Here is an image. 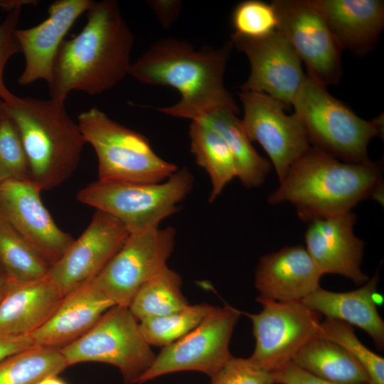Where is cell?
Instances as JSON below:
<instances>
[{
  "instance_id": "1",
  "label": "cell",
  "mask_w": 384,
  "mask_h": 384,
  "mask_svg": "<svg viewBox=\"0 0 384 384\" xmlns=\"http://www.w3.org/2000/svg\"><path fill=\"white\" fill-rule=\"evenodd\" d=\"M233 43L196 48L186 41L164 38L154 43L134 62L129 75L151 85L177 90L180 100L157 110L191 121L217 110L238 113V107L224 84V73Z\"/></svg>"
},
{
  "instance_id": "2",
  "label": "cell",
  "mask_w": 384,
  "mask_h": 384,
  "mask_svg": "<svg viewBox=\"0 0 384 384\" xmlns=\"http://www.w3.org/2000/svg\"><path fill=\"white\" fill-rule=\"evenodd\" d=\"M86 17L80 32L65 39L55 54L48 83L51 99L65 102L75 90L100 95L129 75L134 36L118 2L94 1Z\"/></svg>"
},
{
  "instance_id": "3",
  "label": "cell",
  "mask_w": 384,
  "mask_h": 384,
  "mask_svg": "<svg viewBox=\"0 0 384 384\" xmlns=\"http://www.w3.org/2000/svg\"><path fill=\"white\" fill-rule=\"evenodd\" d=\"M370 198L383 202L380 164L345 162L311 147L290 166L267 201L293 204L300 220L309 223L351 211Z\"/></svg>"
},
{
  "instance_id": "4",
  "label": "cell",
  "mask_w": 384,
  "mask_h": 384,
  "mask_svg": "<svg viewBox=\"0 0 384 384\" xmlns=\"http://www.w3.org/2000/svg\"><path fill=\"white\" fill-rule=\"evenodd\" d=\"M4 102L18 131L31 181L41 192L61 185L76 170L86 144L65 102L14 94Z\"/></svg>"
},
{
  "instance_id": "5",
  "label": "cell",
  "mask_w": 384,
  "mask_h": 384,
  "mask_svg": "<svg viewBox=\"0 0 384 384\" xmlns=\"http://www.w3.org/2000/svg\"><path fill=\"white\" fill-rule=\"evenodd\" d=\"M292 106L313 148L345 162L372 161L368 146L383 134V117L370 121L360 117L307 75Z\"/></svg>"
},
{
  "instance_id": "6",
  "label": "cell",
  "mask_w": 384,
  "mask_h": 384,
  "mask_svg": "<svg viewBox=\"0 0 384 384\" xmlns=\"http://www.w3.org/2000/svg\"><path fill=\"white\" fill-rule=\"evenodd\" d=\"M78 124L85 143L96 153L99 181L159 183L178 169L157 155L144 135L112 119L96 107L82 112Z\"/></svg>"
},
{
  "instance_id": "7",
  "label": "cell",
  "mask_w": 384,
  "mask_h": 384,
  "mask_svg": "<svg viewBox=\"0 0 384 384\" xmlns=\"http://www.w3.org/2000/svg\"><path fill=\"white\" fill-rule=\"evenodd\" d=\"M193 183V174L183 168L159 183L97 180L80 190L76 198L115 217L132 234L158 228L163 220L176 213Z\"/></svg>"
},
{
  "instance_id": "8",
  "label": "cell",
  "mask_w": 384,
  "mask_h": 384,
  "mask_svg": "<svg viewBox=\"0 0 384 384\" xmlns=\"http://www.w3.org/2000/svg\"><path fill=\"white\" fill-rule=\"evenodd\" d=\"M128 306L114 305L85 335L60 348L68 366L84 362L114 366L127 384H139L156 355Z\"/></svg>"
},
{
  "instance_id": "9",
  "label": "cell",
  "mask_w": 384,
  "mask_h": 384,
  "mask_svg": "<svg viewBox=\"0 0 384 384\" xmlns=\"http://www.w3.org/2000/svg\"><path fill=\"white\" fill-rule=\"evenodd\" d=\"M258 314H246L255 339L250 358L260 368L274 372L292 361L311 338L319 335L322 315L302 301L279 302L258 296Z\"/></svg>"
},
{
  "instance_id": "10",
  "label": "cell",
  "mask_w": 384,
  "mask_h": 384,
  "mask_svg": "<svg viewBox=\"0 0 384 384\" xmlns=\"http://www.w3.org/2000/svg\"><path fill=\"white\" fill-rule=\"evenodd\" d=\"M241 312L215 306L186 335L162 348L139 384L168 373L198 371L210 378L231 358L229 343Z\"/></svg>"
},
{
  "instance_id": "11",
  "label": "cell",
  "mask_w": 384,
  "mask_h": 384,
  "mask_svg": "<svg viewBox=\"0 0 384 384\" xmlns=\"http://www.w3.org/2000/svg\"><path fill=\"white\" fill-rule=\"evenodd\" d=\"M176 234L171 226L129 234L92 282L115 305L129 306L139 289L168 267Z\"/></svg>"
},
{
  "instance_id": "12",
  "label": "cell",
  "mask_w": 384,
  "mask_h": 384,
  "mask_svg": "<svg viewBox=\"0 0 384 384\" xmlns=\"http://www.w3.org/2000/svg\"><path fill=\"white\" fill-rule=\"evenodd\" d=\"M277 29L291 44L307 76L326 87L339 82L342 48L311 0H274Z\"/></svg>"
},
{
  "instance_id": "13",
  "label": "cell",
  "mask_w": 384,
  "mask_h": 384,
  "mask_svg": "<svg viewBox=\"0 0 384 384\" xmlns=\"http://www.w3.org/2000/svg\"><path fill=\"white\" fill-rule=\"evenodd\" d=\"M242 126L251 142H258L268 155L282 181L290 166L311 144L299 118L286 114L280 102L261 92L241 90Z\"/></svg>"
},
{
  "instance_id": "14",
  "label": "cell",
  "mask_w": 384,
  "mask_h": 384,
  "mask_svg": "<svg viewBox=\"0 0 384 384\" xmlns=\"http://www.w3.org/2000/svg\"><path fill=\"white\" fill-rule=\"evenodd\" d=\"M230 41L247 56L250 72L240 90L264 93L292 106L294 97L306 78L302 60L284 36L277 29L258 38L233 33Z\"/></svg>"
},
{
  "instance_id": "15",
  "label": "cell",
  "mask_w": 384,
  "mask_h": 384,
  "mask_svg": "<svg viewBox=\"0 0 384 384\" xmlns=\"http://www.w3.org/2000/svg\"><path fill=\"white\" fill-rule=\"evenodd\" d=\"M129 232L115 217L96 210L88 226L49 268L64 295L92 281L123 245Z\"/></svg>"
},
{
  "instance_id": "16",
  "label": "cell",
  "mask_w": 384,
  "mask_h": 384,
  "mask_svg": "<svg viewBox=\"0 0 384 384\" xmlns=\"http://www.w3.org/2000/svg\"><path fill=\"white\" fill-rule=\"evenodd\" d=\"M31 180L0 183V218L9 223L50 267L64 255L74 238L55 223Z\"/></svg>"
},
{
  "instance_id": "17",
  "label": "cell",
  "mask_w": 384,
  "mask_h": 384,
  "mask_svg": "<svg viewBox=\"0 0 384 384\" xmlns=\"http://www.w3.org/2000/svg\"><path fill=\"white\" fill-rule=\"evenodd\" d=\"M356 218L351 210L310 222L305 248L322 274L342 275L363 285L370 277L361 267L365 242L354 233Z\"/></svg>"
},
{
  "instance_id": "18",
  "label": "cell",
  "mask_w": 384,
  "mask_h": 384,
  "mask_svg": "<svg viewBox=\"0 0 384 384\" xmlns=\"http://www.w3.org/2000/svg\"><path fill=\"white\" fill-rule=\"evenodd\" d=\"M92 0H57L50 4L48 16L41 23L17 29L16 38L24 56V68L18 82L27 85L50 80L52 65L64 37L75 21L92 6Z\"/></svg>"
},
{
  "instance_id": "19",
  "label": "cell",
  "mask_w": 384,
  "mask_h": 384,
  "mask_svg": "<svg viewBox=\"0 0 384 384\" xmlns=\"http://www.w3.org/2000/svg\"><path fill=\"white\" fill-rule=\"evenodd\" d=\"M322 275L303 245L289 246L260 258L255 285L270 299L302 301L320 287Z\"/></svg>"
},
{
  "instance_id": "20",
  "label": "cell",
  "mask_w": 384,
  "mask_h": 384,
  "mask_svg": "<svg viewBox=\"0 0 384 384\" xmlns=\"http://www.w3.org/2000/svg\"><path fill=\"white\" fill-rule=\"evenodd\" d=\"M114 305L92 280L65 294L52 316L31 337L36 346L60 349L88 332Z\"/></svg>"
},
{
  "instance_id": "21",
  "label": "cell",
  "mask_w": 384,
  "mask_h": 384,
  "mask_svg": "<svg viewBox=\"0 0 384 384\" xmlns=\"http://www.w3.org/2000/svg\"><path fill=\"white\" fill-rule=\"evenodd\" d=\"M64 297L49 276L23 282L7 280L0 302V331L32 334L48 321Z\"/></svg>"
},
{
  "instance_id": "22",
  "label": "cell",
  "mask_w": 384,
  "mask_h": 384,
  "mask_svg": "<svg viewBox=\"0 0 384 384\" xmlns=\"http://www.w3.org/2000/svg\"><path fill=\"white\" fill-rule=\"evenodd\" d=\"M311 1L342 50L360 55L374 48L384 26L383 1Z\"/></svg>"
},
{
  "instance_id": "23",
  "label": "cell",
  "mask_w": 384,
  "mask_h": 384,
  "mask_svg": "<svg viewBox=\"0 0 384 384\" xmlns=\"http://www.w3.org/2000/svg\"><path fill=\"white\" fill-rule=\"evenodd\" d=\"M378 270L361 287L334 292L321 287L302 302L309 309L331 318L355 325L365 331L379 350L384 346V321L377 309Z\"/></svg>"
},
{
  "instance_id": "24",
  "label": "cell",
  "mask_w": 384,
  "mask_h": 384,
  "mask_svg": "<svg viewBox=\"0 0 384 384\" xmlns=\"http://www.w3.org/2000/svg\"><path fill=\"white\" fill-rule=\"evenodd\" d=\"M292 363L319 378L338 384H369L358 361L344 348L316 336L308 341Z\"/></svg>"
},
{
  "instance_id": "25",
  "label": "cell",
  "mask_w": 384,
  "mask_h": 384,
  "mask_svg": "<svg viewBox=\"0 0 384 384\" xmlns=\"http://www.w3.org/2000/svg\"><path fill=\"white\" fill-rule=\"evenodd\" d=\"M198 120L214 128L223 137L235 161L236 178L242 186L252 188L262 185L272 164L253 147L237 114L228 110H217Z\"/></svg>"
},
{
  "instance_id": "26",
  "label": "cell",
  "mask_w": 384,
  "mask_h": 384,
  "mask_svg": "<svg viewBox=\"0 0 384 384\" xmlns=\"http://www.w3.org/2000/svg\"><path fill=\"white\" fill-rule=\"evenodd\" d=\"M191 151L196 164L210 177L211 191L208 201L212 203L237 173L232 153L220 134L201 120L192 121L189 127Z\"/></svg>"
},
{
  "instance_id": "27",
  "label": "cell",
  "mask_w": 384,
  "mask_h": 384,
  "mask_svg": "<svg viewBox=\"0 0 384 384\" xmlns=\"http://www.w3.org/2000/svg\"><path fill=\"white\" fill-rule=\"evenodd\" d=\"M181 285V276L167 267L139 289L128 307L139 321L177 311L189 305Z\"/></svg>"
},
{
  "instance_id": "28",
  "label": "cell",
  "mask_w": 384,
  "mask_h": 384,
  "mask_svg": "<svg viewBox=\"0 0 384 384\" xmlns=\"http://www.w3.org/2000/svg\"><path fill=\"white\" fill-rule=\"evenodd\" d=\"M68 367L60 349L35 345L0 361V384H38Z\"/></svg>"
},
{
  "instance_id": "29",
  "label": "cell",
  "mask_w": 384,
  "mask_h": 384,
  "mask_svg": "<svg viewBox=\"0 0 384 384\" xmlns=\"http://www.w3.org/2000/svg\"><path fill=\"white\" fill-rule=\"evenodd\" d=\"M0 266L7 280L17 282L48 276L49 265L9 223L0 218Z\"/></svg>"
},
{
  "instance_id": "30",
  "label": "cell",
  "mask_w": 384,
  "mask_h": 384,
  "mask_svg": "<svg viewBox=\"0 0 384 384\" xmlns=\"http://www.w3.org/2000/svg\"><path fill=\"white\" fill-rule=\"evenodd\" d=\"M215 307L205 303L188 305L169 314L139 321V330L149 346L163 348L192 331Z\"/></svg>"
},
{
  "instance_id": "31",
  "label": "cell",
  "mask_w": 384,
  "mask_h": 384,
  "mask_svg": "<svg viewBox=\"0 0 384 384\" xmlns=\"http://www.w3.org/2000/svg\"><path fill=\"white\" fill-rule=\"evenodd\" d=\"M319 336L339 344L350 353L366 372L369 384H384V358L359 341L351 325L326 318L321 321Z\"/></svg>"
},
{
  "instance_id": "32",
  "label": "cell",
  "mask_w": 384,
  "mask_h": 384,
  "mask_svg": "<svg viewBox=\"0 0 384 384\" xmlns=\"http://www.w3.org/2000/svg\"><path fill=\"white\" fill-rule=\"evenodd\" d=\"M231 23L233 33L250 38L266 36L278 27L272 4L259 0H247L238 4L233 11Z\"/></svg>"
},
{
  "instance_id": "33",
  "label": "cell",
  "mask_w": 384,
  "mask_h": 384,
  "mask_svg": "<svg viewBox=\"0 0 384 384\" xmlns=\"http://www.w3.org/2000/svg\"><path fill=\"white\" fill-rule=\"evenodd\" d=\"M11 180H31V177L18 131L6 112L0 121V183Z\"/></svg>"
},
{
  "instance_id": "34",
  "label": "cell",
  "mask_w": 384,
  "mask_h": 384,
  "mask_svg": "<svg viewBox=\"0 0 384 384\" xmlns=\"http://www.w3.org/2000/svg\"><path fill=\"white\" fill-rule=\"evenodd\" d=\"M210 384H274L272 372L267 371L250 358L231 356L210 378Z\"/></svg>"
},
{
  "instance_id": "35",
  "label": "cell",
  "mask_w": 384,
  "mask_h": 384,
  "mask_svg": "<svg viewBox=\"0 0 384 384\" xmlns=\"http://www.w3.org/2000/svg\"><path fill=\"white\" fill-rule=\"evenodd\" d=\"M23 6H18L8 12L0 23V98L7 100L13 93L6 87L4 80V72L9 60L14 55L21 53L16 36Z\"/></svg>"
},
{
  "instance_id": "36",
  "label": "cell",
  "mask_w": 384,
  "mask_h": 384,
  "mask_svg": "<svg viewBox=\"0 0 384 384\" xmlns=\"http://www.w3.org/2000/svg\"><path fill=\"white\" fill-rule=\"evenodd\" d=\"M272 374L274 384H338L314 376L292 362Z\"/></svg>"
},
{
  "instance_id": "37",
  "label": "cell",
  "mask_w": 384,
  "mask_h": 384,
  "mask_svg": "<svg viewBox=\"0 0 384 384\" xmlns=\"http://www.w3.org/2000/svg\"><path fill=\"white\" fill-rule=\"evenodd\" d=\"M161 25L168 28L177 20L182 9L181 1L153 0L147 1Z\"/></svg>"
},
{
  "instance_id": "38",
  "label": "cell",
  "mask_w": 384,
  "mask_h": 384,
  "mask_svg": "<svg viewBox=\"0 0 384 384\" xmlns=\"http://www.w3.org/2000/svg\"><path fill=\"white\" fill-rule=\"evenodd\" d=\"M33 346L31 335H13L0 331V361Z\"/></svg>"
},
{
  "instance_id": "39",
  "label": "cell",
  "mask_w": 384,
  "mask_h": 384,
  "mask_svg": "<svg viewBox=\"0 0 384 384\" xmlns=\"http://www.w3.org/2000/svg\"><path fill=\"white\" fill-rule=\"evenodd\" d=\"M33 2L36 1L27 0H0V8L9 12L18 6L36 4Z\"/></svg>"
},
{
  "instance_id": "40",
  "label": "cell",
  "mask_w": 384,
  "mask_h": 384,
  "mask_svg": "<svg viewBox=\"0 0 384 384\" xmlns=\"http://www.w3.org/2000/svg\"><path fill=\"white\" fill-rule=\"evenodd\" d=\"M38 384H67L61 378H58V375H51L47 378H45Z\"/></svg>"
},
{
  "instance_id": "41",
  "label": "cell",
  "mask_w": 384,
  "mask_h": 384,
  "mask_svg": "<svg viewBox=\"0 0 384 384\" xmlns=\"http://www.w3.org/2000/svg\"><path fill=\"white\" fill-rule=\"evenodd\" d=\"M7 282V277L3 269L0 266V291Z\"/></svg>"
},
{
  "instance_id": "42",
  "label": "cell",
  "mask_w": 384,
  "mask_h": 384,
  "mask_svg": "<svg viewBox=\"0 0 384 384\" xmlns=\"http://www.w3.org/2000/svg\"><path fill=\"white\" fill-rule=\"evenodd\" d=\"M6 113L4 102L0 98V121Z\"/></svg>"
},
{
  "instance_id": "43",
  "label": "cell",
  "mask_w": 384,
  "mask_h": 384,
  "mask_svg": "<svg viewBox=\"0 0 384 384\" xmlns=\"http://www.w3.org/2000/svg\"><path fill=\"white\" fill-rule=\"evenodd\" d=\"M4 287L0 291V302L4 296Z\"/></svg>"
}]
</instances>
